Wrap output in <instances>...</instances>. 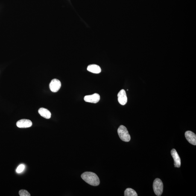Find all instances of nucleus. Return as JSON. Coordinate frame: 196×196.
Wrapping results in <instances>:
<instances>
[{
  "mask_svg": "<svg viewBox=\"0 0 196 196\" xmlns=\"http://www.w3.org/2000/svg\"><path fill=\"white\" fill-rule=\"evenodd\" d=\"M118 102L121 105H124L127 104V97L125 91L121 89L117 95Z\"/></svg>",
  "mask_w": 196,
  "mask_h": 196,
  "instance_id": "obj_5",
  "label": "nucleus"
},
{
  "mask_svg": "<svg viewBox=\"0 0 196 196\" xmlns=\"http://www.w3.org/2000/svg\"><path fill=\"white\" fill-rule=\"evenodd\" d=\"M100 96L98 93H95L93 95L86 96L84 97V100L86 102L97 103L100 101Z\"/></svg>",
  "mask_w": 196,
  "mask_h": 196,
  "instance_id": "obj_6",
  "label": "nucleus"
},
{
  "mask_svg": "<svg viewBox=\"0 0 196 196\" xmlns=\"http://www.w3.org/2000/svg\"><path fill=\"white\" fill-rule=\"evenodd\" d=\"M33 123L30 120L22 119L16 123V125L19 128H28L32 126Z\"/></svg>",
  "mask_w": 196,
  "mask_h": 196,
  "instance_id": "obj_9",
  "label": "nucleus"
},
{
  "mask_svg": "<svg viewBox=\"0 0 196 196\" xmlns=\"http://www.w3.org/2000/svg\"><path fill=\"white\" fill-rule=\"evenodd\" d=\"M153 188L155 194L159 196L162 195L163 191V184L159 178H156L153 182Z\"/></svg>",
  "mask_w": 196,
  "mask_h": 196,
  "instance_id": "obj_3",
  "label": "nucleus"
},
{
  "mask_svg": "<svg viewBox=\"0 0 196 196\" xmlns=\"http://www.w3.org/2000/svg\"><path fill=\"white\" fill-rule=\"evenodd\" d=\"M83 180L93 186H98L100 183V179L95 173L91 172H86L81 175Z\"/></svg>",
  "mask_w": 196,
  "mask_h": 196,
  "instance_id": "obj_1",
  "label": "nucleus"
},
{
  "mask_svg": "<svg viewBox=\"0 0 196 196\" xmlns=\"http://www.w3.org/2000/svg\"><path fill=\"white\" fill-rule=\"evenodd\" d=\"M117 132L118 136L121 140L125 142H128L130 141V135L127 128L125 126L122 125L120 126L118 129Z\"/></svg>",
  "mask_w": 196,
  "mask_h": 196,
  "instance_id": "obj_2",
  "label": "nucleus"
},
{
  "mask_svg": "<svg viewBox=\"0 0 196 196\" xmlns=\"http://www.w3.org/2000/svg\"><path fill=\"white\" fill-rule=\"evenodd\" d=\"M19 194L21 196H30L31 195L25 190H22L19 191Z\"/></svg>",
  "mask_w": 196,
  "mask_h": 196,
  "instance_id": "obj_13",
  "label": "nucleus"
},
{
  "mask_svg": "<svg viewBox=\"0 0 196 196\" xmlns=\"http://www.w3.org/2000/svg\"><path fill=\"white\" fill-rule=\"evenodd\" d=\"M171 155L174 160V165L175 168H180L181 166V161L180 156L175 149H173L171 151Z\"/></svg>",
  "mask_w": 196,
  "mask_h": 196,
  "instance_id": "obj_8",
  "label": "nucleus"
},
{
  "mask_svg": "<svg viewBox=\"0 0 196 196\" xmlns=\"http://www.w3.org/2000/svg\"><path fill=\"white\" fill-rule=\"evenodd\" d=\"M50 88L53 92H57L61 87V83L57 79L52 80L50 83Z\"/></svg>",
  "mask_w": 196,
  "mask_h": 196,
  "instance_id": "obj_4",
  "label": "nucleus"
},
{
  "mask_svg": "<svg viewBox=\"0 0 196 196\" xmlns=\"http://www.w3.org/2000/svg\"><path fill=\"white\" fill-rule=\"evenodd\" d=\"M87 70L93 73L98 74L101 72V68L98 65L96 64L89 65L87 67Z\"/></svg>",
  "mask_w": 196,
  "mask_h": 196,
  "instance_id": "obj_11",
  "label": "nucleus"
},
{
  "mask_svg": "<svg viewBox=\"0 0 196 196\" xmlns=\"http://www.w3.org/2000/svg\"><path fill=\"white\" fill-rule=\"evenodd\" d=\"M185 137L190 144L194 145H196V135L190 131H187L185 133Z\"/></svg>",
  "mask_w": 196,
  "mask_h": 196,
  "instance_id": "obj_7",
  "label": "nucleus"
},
{
  "mask_svg": "<svg viewBox=\"0 0 196 196\" xmlns=\"http://www.w3.org/2000/svg\"><path fill=\"white\" fill-rule=\"evenodd\" d=\"M38 112L41 116L46 119H50L51 117V114L48 109L42 108L39 109Z\"/></svg>",
  "mask_w": 196,
  "mask_h": 196,
  "instance_id": "obj_10",
  "label": "nucleus"
},
{
  "mask_svg": "<svg viewBox=\"0 0 196 196\" xmlns=\"http://www.w3.org/2000/svg\"><path fill=\"white\" fill-rule=\"evenodd\" d=\"M25 168V166L22 164V165H20L18 167L16 170V172L17 173H20L22 172L23 171Z\"/></svg>",
  "mask_w": 196,
  "mask_h": 196,
  "instance_id": "obj_14",
  "label": "nucleus"
},
{
  "mask_svg": "<svg viewBox=\"0 0 196 196\" xmlns=\"http://www.w3.org/2000/svg\"><path fill=\"white\" fill-rule=\"evenodd\" d=\"M124 195L125 196H137L138 195L134 190L132 188H127L125 191Z\"/></svg>",
  "mask_w": 196,
  "mask_h": 196,
  "instance_id": "obj_12",
  "label": "nucleus"
}]
</instances>
